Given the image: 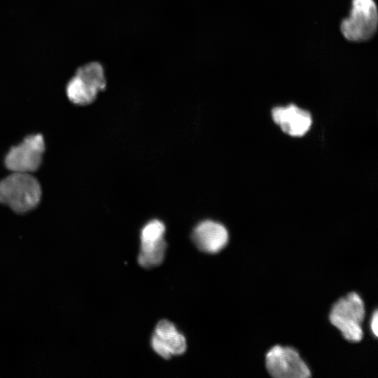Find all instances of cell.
<instances>
[{"label": "cell", "instance_id": "cell-1", "mask_svg": "<svg viewBox=\"0 0 378 378\" xmlns=\"http://www.w3.org/2000/svg\"><path fill=\"white\" fill-rule=\"evenodd\" d=\"M41 194L39 182L29 173L12 172L0 182V202L18 214L34 209Z\"/></svg>", "mask_w": 378, "mask_h": 378}, {"label": "cell", "instance_id": "cell-2", "mask_svg": "<svg viewBox=\"0 0 378 378\" xmlns=\"http://www.w3.org/2000/svg\"><path fill=\"white\" fill-rule=\"evenodd\" d=\"M365 304L356 293H350L340 298L332 305L329 320L345 340L360 342L363 337L362 323L365 318Z\"/></svg>", "mask_w": 378, "mask_h": 378}, {"label": "cell", "instance_id": "cell-3", "mask_svg": "<svg viewBox=\"0 0 378 378\" xmlns=\"http://www.w3.org/2000/svg\"><path fill=\"white\" fill-rule=\"evenodd\" d=\"M106 86L104 67L97 62H92L77 69L66 85V93L72 103L87 105L92 103Z\"/></svg>", "mask_w": 378, "mask_h": 378}, {"label": "cell", "instance_id": "cell-4", "mask_svg": "<svg viewBox=\"0 0 378 378\" xmlns=\"http://www.w3.org/2000/svg\"><path fill=\"white\" fill-rule=\"evenodd\" d=\"M377 24V8L373 0H352L350 15L342 20L340 29L347 40L358 42L370 38Z\"/></svg>", "mask_w": 378, "mask_h": 378}, {"label": "cell", "instance_id": "cell-5", "mask_svg": "<svg viewBox=\"0 0 378 378\" xmlns=\"http://www.w3.org/2000/svg\"><path fill=\"white\" fill-rule=\"evenodd\" d=\"M266 368L276 378H307L311 372L299 353L290 346L275 345L265 356Z\"/></svg>", "mask_w": 378, "mask_h": 378}, {"label": "cell", "instance_id": "cell-6", "mask_svg": "<svg viewBox=\"0 0 378 378\" xmlns=\"http://www.w3.org/2000/svg\"><path fill=\"white\" fill-rule=\"evenodd\" d=\"M44 150L43 136L29 135L10 149L5 158V165L12 172L31 174L40 167Z\"/></svg>", "mask_w": 378, "mask_h": 378}, {"label": "cell", "instance_id": "cell-7", "mask_svg": "<svg viewBox=\"0 0 378 378\" xmlns=\"http://www.w3.org/2000/svg\"><path fill=\"white\" fill-rule=\"evenodd\" d=\"M272 117L284 132L292 136L304 135L312 122L309 112L293 104L272 108Z\"/></svg>", "mask_w": 378, "mask_h": 378}, {"label": "cell", "instance_id": "cell-8", "mask_svg": "<svg viewBox=\"0 0 378 378\" xmlns=\"http://www.w3.org/2000/svg\"><path fill=\"white\" fill-rule=\"evenodd\" d=\"M192 239L200 251L216 253L226 246L228 232L222 224L213 220H204L195 227Z\"/></svg>", "mask_w": 378, "mask_h": 378}, {"label": "cell", "instance_id": "cell-9", "mask_svg": "<svg viewBox=\"0 0 378 378\" xmlns=\"http://www.w3.org/2000/svg\"><path fill=\"white\" fill-rule=\"evenodd\" d=\"M154 334L164 342L172 356L181 355L186 351V338L174 324L164 326Z\"/></svg>", "mask_w": 378, "mask_h": 378}, {"label": "cell", "instance_id": "cell-10", "mask_svg": "<svg viewBox=\"0 0 378 378\" xmlns=\"http://www.w3.org/2000/svg\"><path fill=\"white\" fill-rule=\"evenodd\" d=\"M166 246L164 239L154 244L141 245L139 264L146 268L159 265L164 260Z\"/></svg>", "mask_w": 378, "mask_h": 378}, {"label": "cell", "instance_id": "cell-11", "mask_svg": "<svg viewBox=\"0 0 378 378\" xmlns=\"http://www.w3.org/2000/svg\"><path fill=\"white\" fill-rule=\"evenodd\" d=\"M165 226L158 220L148 222L141 232V245L155 244L164 239Z\"/></svg>", "mask_w": 378, "mask_h": 378}, {"label": "cell", "instance_id": "cell-12", "mask_svg": "<svg viewBox=\"0 0 378 378\" xmlns=\"http://www.w3.org/2000/svg\"><path fill=\"white\" fill-rule=\"evenodd\" d=\"M151 346L153 350L164 359H169L172 355L167 349L164 342L155 334L151 338Z\"/></svg>", "mask_w": 378, "mask_h": 378}, {"label": "cell", "instance_id": "cell-13", "mask_svg": "<svg viewBox=\"0 0 378 378\" xmlns=\"http://www.w3.org/2000/svg\"><path fill=\"white\" fill-rule=\"evenodd\" d=\"M370 329L375 337L378 335V312L375 310L370 320Z\"/></svg>", "mask_w": 378, "mask_h": 378}]
</instances>
